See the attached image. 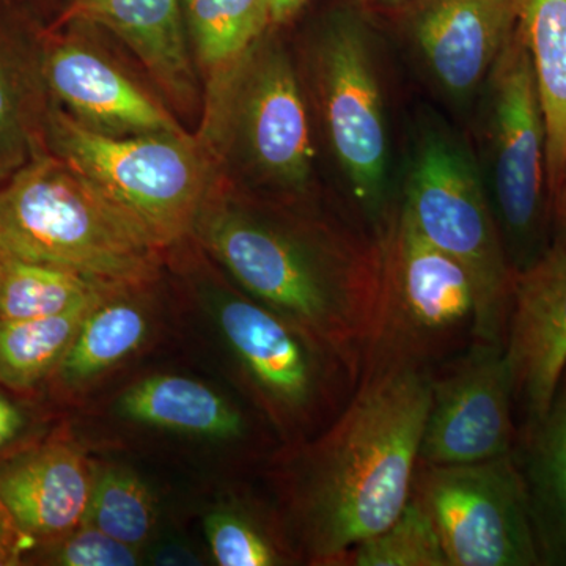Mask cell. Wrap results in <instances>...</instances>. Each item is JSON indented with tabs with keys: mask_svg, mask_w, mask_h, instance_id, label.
<instances>
[{
	"mask_svg": "<svg viewBox=\"0 0 566 566\" xmlns=\"http://www.w3.org/2000/svg\"><path fill=\"white\" fill-rule=\"evenodd\" d=\"M431 374L409 365L363 371L345 408L294 455L290 502L314 564L340 566L354 546L389 526L408 504Z\"/></svg>",
	"mask_w": 566,
	"mask_h": 566,
	"instance_id": "obj_1",
	"label": "cell"
},
{
	"mask_svg": "<svg viewBox=\"0 0 566 566\" xmlns=\"http://www.w3.org/2000/svg\"><path fill=\"white\" fill-rule=\"evenodd\" d=\"M199 223L205 243L253 300L363 371L381 286V243L329 229H296L226 207L202 212Z\"/></svg>",
	"mask_w": 566,
	"mask_h": 566,
	"instance_id": "obj_2",
	"label": "cell"
},
{
	"mask_svg": "<svg viewBox=\"0 0 566 566\" xmlns=\"http://www.w3.org/2000/svg\"><path fill=\"white\" fill-rule=\"evenodd\" d=\"M0 252L139 290L158 274L161 251L84 175L48 156L0 192Z\"/></svg>",
	"mask_w": 566,
	"mask_h": 566,
	"instance_id": "obj_3",
	"label": "cell"
},
{
	"mask_svg": "<svg viewBox=\"0 0 566 566\" xmlns=\"http://www.w3.org/2000/svg\"><path fill=\"white\" fill-rule=\"evenodd\" d=\"M51 136L63 161L84 175L163 251L199 223L211 181L210 155L182 134L111 136L52 112Z\"/></svg>",
	"mask_w": 566,
	"mask_h": 566,
	"instance_id": "obj_4",
	"label": "cell"
},
{
	"mask_svg": "<svg viewBox=\"0 0 566 566\" xmlns=\"http://www.w3.org/2000/svg\"><path fill=\"white\" fill-rule=\"evenodd\" d=\"M379 243L381 286L363 371L394 365L434 370L474 340L471 277L463 264L430 243L403 210Z\"/></svg>",
	"mask_w": 566,
	"mask_h": 566,
	"instance_id": "obj_5",
	"label": "cell"
},
{
	"mask_svg": "<svg viewBox=\"0 0 566 566\" xmlns=\"http://www.w3.org/2000/svg\"><path fill=\"white\" fill-rule=\"evenodd\" d=\"M218 323L253 397L289 438L326 428L359 382L344 354L253 297H226Z\"/></svg>",
	"mask_w": 566,
	"mask_h": 566,
	"instance_id": "obj_6",
	"label": "cell"
},
{
	"mask_svg": "<svg viewBox=\"0 0 566 566\" xmlns=\"http://www.w3.org/2000/svg\"><path fill=\"white\" fill-rule=\"evenodd\" d=\"M401 210L468 271L476 301L474 340L504 345L516 273L474 167L442 134L423 137Z\"/></svg>",
	"mask_w": 566,
	"mask_h": 566,
	"instance_id": "obj_7",
	"label": "cell"
},
{
	"mask_svg": "<svg viewBox=\"0 0 566 566\" xmlns=\"http://www.w3.org/2000/svg\"><path fill=\"white\" fill-rule=\"evenodd\" d=\"M488 88L493 210L517 274L553 244L545 114L517 24L488 77Z\"/></svg>",
	"mask_w": 566,
	"mask_h": 566,
	"instance_id": "obj_8",
	"label": "cell"
},
{
	"mask_svg": "<svg viewBox=\"0 0 566 566\" xmlns=\"http://www.w3.org/2000/svg\"><path fill=\"white\" fill-rule=\"evenodd\" d=\"M412 495L449 566H538L542 551L516 450L469 464H417Z\"/></svg>",
	"mask_w": 566,
	"mask_h": 566,
	"instance_id": "obj_9",
	"label": "cell"
},
{
	"mask_svg": "<svg viewBox=\"0 0 566 566\" xmlns=\"http://www.w3.org/2000/svg\"><path fill=\"white\" fill-rule=\"evenodd\" d=\"M513 403L504 345L472 340L431 374L419 463H480L515 452Z\"/></svg>",
	"mask_w": 566,
	"mask_h": 566,
	"instance_id": "obj_10",
	"label": "cell"
},
{
	"mask_svg": "<svg viewBox=\"0 0 566 566\" xmlns=\"http://www.w3.org/2000/svg\"><path fill=\"white\" fill-rule=\"evenodd\" d=\"M324 120L356 202L371 219L385 205L389 136L365 33L354 22L327 31L318 54Z\"/></svg>",
	"mask_w": 566,
	"mask_h": 566,
	"instance_id": "obj_11",
	"label": "cell"
},
{
	"mask_svg": "<svg viewBox=\"0 0 566 566\" xmlns=\"http://www.w3.org/2000/svg\"><path fill=\"white\" fill-rule=\"evenodd\" d=\"M216 99L234 104L245 150L256 169L283 188H303L314 147L303 93L289 57L275 50L248 55Z\"/></svg>",
	"mask_w": 566,
	"mask_h": 566,
	"instance_id": "obj_12",
	"label": "cell"
},
{
	"mask_svg": "<svg viewBox=\"0 0 566 566\" xmlns=\"http://www.w3.org/2000/svg\"><path fill=\"white\" fill-rule=\"evenodd\" d=\"M515 401L527 422L549 408L566 370V245L549 251L515 277L505 334Z\"/></svg>",
	"mask_w": 566,
	"mask_h": 566,
	"instance_id": "obj_13",
	"label": "cell"
},
{
	"mask_svg": "<svg viewBox=\"0 0 566 566\" xmlns=\"http://www.w3.org/2000/svg\"><path fill=\"white\" fill-rule=\"evenodd\" d=\"M93 474L73 442H44L0 461V506L35 545L57 542L84 523Z\"/></svg>",
	"mask_w": 566,
	"mask_h": 566,
	"instance_id": "obj_14",
	"label": "cell"
},
{
	"mask_svg": "<svg viewBox=\"0 0 566 566\" xmlns=\"http://www.w3.org/2000/svg\"><path fill=\"white\" fill-rule=\"evenodd\" d=\"M516 24V0H428L415 33L434 80L464 99L488 81Z\"/></svg>",
	"mask_w": 566,
	"mask_h": 566,
	"instance_id": "obj_15",
	"label": "cell"
},
{
	"mask_svg": "<svg viewBox=\"0 0 566 566\" xmlns=\"http://www.w3.org/2000/svg\"><path fill=\"white\" fill-rule=\"evenodd\" d=\"M52 92L87 128L111 136L182 134L177 118L102 55L62 43L48 55Z\"/></svg>",
	"mask_w": 566,
	"mask_h": 566,
	"instance_id": "obj_16",
	"label": "cell"
},
{
	"mask_svg": "<svg viewBox=\"0 0 566 566\" xmlns=\"http://www.w3.org/2000/svg\"><path fill=\"white\" fill-rule=\"evenodd\" d=\"M62 21H85L115 33L181 109L197 103L180 0H73Z\"/></svg>",
	"mask_w": 566,
	"mask_h": 566,
	"instance_id": "obj_17",
	"label": "cell"
},
{
	"mask_svg": "<svg viewBox=\"0 0 566 566\" xmlns=\"http://www.w3.org/2000/svg\"><path fill=\"white\" fill-rule=\"evenodd\" d=\"M543 565H566V370L549 408L526 423L517 455Z\"/></svg>",
	"mask_w": 566,
	"mask_h": 566,
	"instance_id": "obj_18",
	"label": "cell"
},
{
	"mask_svg": "<svg viewBox=\"0 0 566 566\" xmlns=\"http://www.w3.org/2000/svg\"><path fill=\"white\" fill-rule=\"evenodd\" d=\"M126 419L145 427L214 441L243 438V412L218 390L178 375H156L126 389L118 400Z\"/></svg>",
	"mask_w": 566,
	"mask_h": 566,
	"instance_id": "obj_19",
	"label": "cell"
},
{
	"mask_svg": "<svg viewBox=\"0 0 566 566\" xmlns=\"http://www.w3.org/2000/svg\"><path fill=\"white\" fill-rule=\"evenodd\" d=\"M547 133V189L556 191L566 163V0H516Z\"/></svg>",
	"mask_w": 566,
	"mask_h": 566,
	"instance_id": "obj_20",
	"label": "cell"
},
{
	"mask_svg": "<svg viewBox=\"0 0 566 566\" xmlns=\"http://www.w3.org/2000/svg\"><path fill=\"white\" fill-rule=\"evenodd\" d=\"M136 290L107 294L82 322L73 344L54 371L65 389H84L125 363L147 340L150 318L129 297Z\"/></svg>",
	"mask_w": 566,
	"mask_h": 566,
	"instance_id": "obj_21",
	"label": "cell"
},
{
	"mask_svg": "<svg viewBox=\"0 0 566 566\" xmlns=\"http://www.w3.org/2000/svg\"><path fill=\"white\" fill-rule=\"evenodd\" d=\"M197 61L218 88L270 25V0H185Z\"/></svg>",
	"mask_w": 566,
	"mask_h": 566,
	"instance_id": "obj_22",
	"label": "cell"
},
{
	"mask_svg": "<svg viewBox=\"0 0 566 566\" xmlns=\"http://www.w3.org/2000/svg\"><path fill=\"white\" fill-rule=\"evenodd\" d=\"M114 292L122 290L63 268L22 262L3 255L0 319L18 322L65 314Z\"/></svg>",
	"mask_w": 566,
	"mask_h": 566,
	"instance_id": "obj_23",
	"label": "cell"
},
{
	"mask_svg": "<svg viewBox=\"0 0 566 566\" xmlns=\"http://www.w3.org/2000/svg\"><path fill=\"white\" fill-rule=\"evenodd\" d=\"M102 300L65 314L18 322L0 319V382L25 390L54 375L85 316Z\"/></svg>",
	"mask_w": 566,
	"mask_h": 566,
	"instance_id": "obj_24",
	"label": "cell"
},
{
	"mask_svg": "<svg viewBox=\"0 0 566 566\" xmlns=\"http://www.w3.org/2000/svg\"><path fill=\"white\" fill-rule=\"evenodd\" d=\"M84 523L140 549L156 524L150 490L129 469L120 465L95 468Z\"/></svg>",
	"mask_w": 566,
	"mask_h": 566,
	"instance_id": "obj_25",
	"label": "cell"
},
{
	"mask_svg": "<svg viewBox=\"0 0 566 566\" xmlns=\"http://www.w3.org/2000/svg\"><path fill=\"white\" fill-rule=\"evenodd\" d=\"M340 566H449L433 521L411 494L389 526L353 547Z\"/></svg>",
	"mask_w": 566,
	"mask_h": 566,
	"instance_id": "obj_26",
	"label": "cell"
},
{
	"mask_svg": "<svg viewBox=\"0 0 566 566\" xmlns=\"http://www.w3.org/2000/svg\"><path fill=\"white\" fill-rule=\"evenodd\" d=\"M205 536L216 564L221 566H275L292 560L279 535L244 510L210 513L205 520Z\"/></svg>",
	"mask_w": 566,
	"mask_h": 566,
	"instance_id": "obj_27",
	"label": "cell"
},
{
	"mask_svg": "<svg viewBox=\"0 0 566 566\" xmlns=\"http://www.w3.org/2000/svg\"><path fill=\"white\" fill-rule=\"evenodd\" d=\"M43 546L46 547L43 560L50 565L134 566L140 562L137 547L118 542L87 523Z\"/></svg>",
	"mask_w": 566,
	"mask_h": 566,
	"instance_id": "obj_28",
	"label": "cell"
},
{
	"mask_svg": "<svg viewBox=\"0 0 566 566\" xmlns=\"http://www.w3.org/2000/svg\"><path fill=\"white\" fill-rule=\"evenodd\" d=\"M35 543L21 534L0 506V566L20 565Z\"/></svg>",
	"mask_w": 566,
	"mask_h": 566,
	"instance_id": "obj_29",
	"label": "cell"
},
{
	"mask_svg": "<svg viewBox=\"0 0 566 566\" xmlns=\"http://www.w3.org/2000/svg\"><path fill=\"white\" fill-rule=\"evenodd\" d=\"M29 427V417L20 405L0 392V453L17 444Z\"/></svg>",
	"mask_w": 566,
	"mask_h": 566,
	"instance_id": "obj_30",
	"label": "cell"
},
{
	"mask_svg": "<svg viewBox=\"0 0 566 566\" xmlns=\"http://www.w3.org/2000/svg\"><path fill=\"white\" fill-rule=\"evenodd\" d=\"M551 219H553V244L566 245V163L556 191L551 197Z\"/></svg>",
	"mask_w": 566,
	"mask_h": 566,
	"instance_id": "obj_31",
	"label": "cell"
},
{
	"mask_svg": "<svg viewBox=\"0 0 566 566\" xmlns=\"http://www.w3.org/2000/svg\"><path fill=\"white\" fill-rule=\"evenodd\" d=\"M307 2L308 0H270V24H285Z\"/></svg>",
	"mask_w": 566,
	"mask_h": 566,
	"instance_id": "obj_32",
	"label": "cell"
},
{
	"mask_svg": "<svg viewBox=\"0 0 566 566\" xmlns=\"http://www.w3.org/2000/svg\"><path fill=\"white\" fill-rule=\"evenodd\" d=\"M11 122H13V106H11L6 77H3L2 71H0V136L7 133V129H10Z\"/></svg>",
	"mask_w": 566,
	"mask_h": 566,
	"instance_id": "obj_33",
	"label": "cell"
},
{
	"mask_svg": "<svg viewBox=\"0 0 566 566\" xmlns=\"http://www.w3.org/2000/svg\"><path fill=\"white\" fill-rule=\"evenodd\" d=\"M2 264H3V253L0 252V271H2Z\"/></svg>",
	"mask_w": 566,
	"mask_h": 566,
	"instance_id": "obj_34",
	"label": "cell"
},
{
	"mask_svg": "<svg viewBox=\"0 0 566 566\" xmlns=\"http://www.w3.org/2000/svg\"><path fill=\"white\" fill-rule=\"evenodd\" d=\"M390 2H394V0H390Z\"/></svg>",
	"mask_w": 566,
	"mask_h": 566,
	"instance_id": "obj_35",
	"label": "cell"
}]
</instances>
